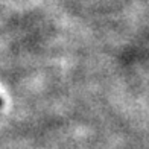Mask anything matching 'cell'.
Masks as SVG:
<instances>
[{
    "instance_id": "obj_1",
    "label": "cell",
    "mask_w": 149,
    "mask_h": 149,
    "mask_svg": "<svg viewBox=\"0 0 149 149\" xmlns=\"http://www.w3.org/2000/svg\"><path fill=\"white\" fill-rule=\"evenodd\" d=\"M2 104H3V102H2V99H0V107H2Z\"/></svg>"
}]
</instances>
